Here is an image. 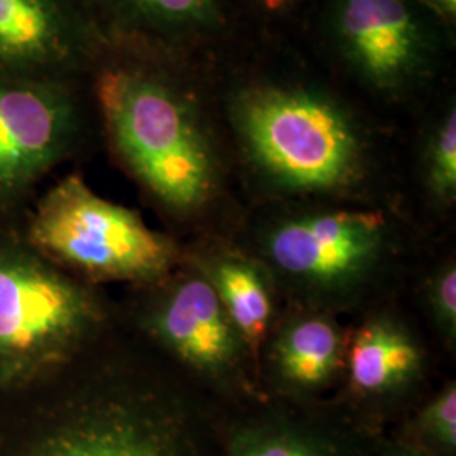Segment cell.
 <instances>
[{
    "label": "cell",
    "mask_w": 456,
    "mask_h": 456,
    "mask_svg": "<svg viewBox=\"0 0 456 456\" xmlns=\"http://www.w3.org/2000/svg\"><path fill=\"white\" fill-rule=\"evenodd\" d=\"M114 144L132 173L167 208L195 212L218 186V159L193 102L176 86L132 68L98 80Z\"/></svg>",
    "instance_id": "cell-1"
},
{
    "label": "cell",
    "mask_w": 456,
    "mask_h": 456,
    "mask_svg": "<svg viewBox=\"0 0 456 456\" xmlns=\"http://www.w3.org/2000/svg\"><path fill=\"white\" fill-rule=\"evenodd\" d=\"M230 109L247 156L277 186L331 193L360 180L362 137L337 100L301 86L256 85Z\"/></svg>",
    "instance_id": "cell-2"
},
{
    "label": "cell",
    "mask_w": 456,
    "mask_h": 456,
    "mask_svg": "<svg viewBox=\"0 0 456 456\" xmlns=\"http://www.w3.org/2000/svg\"><path fill=\"white\" fill-rule=\"evenodd\" d=\"M31 239L51 257L97 279L158 281L176 261L167 237L78 178H68L43 198Z\"/></svg>",
    "instance_id": "cell-3"
},
{
    "label": "cell",
    "mask_w": 456,
    "mask_h": 456,
    "mask_svg": "<svg viewBox=\"0 0 456 456\" xmlns=\"http://www.w3.org/2000/svg\"><path fill=\"white\" fill-rule=\"evenodd\" d=\"M88 294L17 248H0V382L66 355L95 325Z\"/></svg>",
    "instance_id": "cell-4"
},
{
    "label": "cell",
    "mask_w": 456,
    "mask_h": 456,
    "mask_svg": "<svg viewBox=\"0 0 456 456\" xmlns=\"http://www.w3.org/2000/svg\"><path fill=\"white\" fill-rule=\"evenodd\" d=\"M330 28L348 69L384 95L408 94L436 61V37L414 0H333Z\"/></svg>",
    "instance_id": "cell-5"
},
{
    "label": "cell",
    "mask_w": 456,
    "mask_h": 456,
    "mask_svg": "<svg viewBox=\"0 0 456 456\" xmlns=\"http://www.w3.org/2000/svg\"><path fill=\"white\" fill-rule=\"evenodd\" d=\"M24 456H198V450L178 409L114 394L73 409Z\"/></svg>",
    "instance_id": "cell-6"
},
{
    "label": "cell",
    "mask_w": 456,
    "mask_h": 456,
    "mask_svg": "<svg viewBox=\"0 0 456 456\" xmlns=\"http://www.w3.org/2000/svg\"><path fill=\"white\" fill-rule=\"evenodd\" d=\"M382 239L384 222L375 213H313L279 224L267 237V254L286 276L330 288L365 273Z\"/></svg>",
    "instance_id": "cell-7"
},
{
    "label": "cell",
    "mask_w": 456,
    "mask_h": 456,
    "mask_svg": "<svg viewBox=\"0 0 456 456\" xmlns=\"http://www.w3.org/2000/svg\"><path fill=\"white\" fill-rule=\"evenodd\" d=\"M73 131L65 95L0 82V195L36 180L63 154Z\"/></svg>",
    "instance_id": "cell-8"
},
{
    "label": "cell",
    "mask_w": 456,
    "mask_h": 456,
    "mask_svg": "<svg viewBox=\"0 0 456 456\" xmlns=\"http://www.w3.org/2000/svg\"><path fill=\"white\" fill-rule=\"evenodd\" d=\"M151 330L183 362L213 377L230 372L244 346L205 274L184 277L167 291L151 314Z\"/></svg>",
    "instance_id": "cell-9"
},
{
    "label": "cell",
    "mask_w": 456,
    "mask_h": 456,
    "mask_svg": "<svg viewBox=\"0 0 456 456\" xmlns=\"http://www.w3.org/2000/svg\"><path fill=\"white\" fill-rule=\"evenodd\" d=\"M421 369V350L401 326L374 322L357 333L348 372L355 389L384 394L404 386Z\"/></svg>",
    "instance_id": "cell-10"
},
{
    "label": "cell",
    "mask_w": 456,
    "mask_h": 456,
    "mask_svg": "<svg viewBox=\"0 0 456 456\" xmlns=\"http://www.w3.org/2000/svg\"><path fill=\"white\" fill-rule=\"evenodd\" d=\"M342 335L325 318H303L282 330L276 345L281 377L296 389H316L337 372Z\"/></svg>",
    "instance_id": "cell-11"
},
{
    "label": "cell",
    "mask_w": 456,
    "mask_h": 456,
    "mask_svg": "<svg viewBox=\"0 0 456 456\" xmlns=\"http://www.w3.org/2000/svg\"><path fill=\"white\" fill-rule=\"evenodd\" d=\"M63 17L53 0H0V60L43 63L63 54Z\"/></svg>",
    "instance_id": "cell-12"
},
{
    "label": "cell",
    "mask_w": 456,
    "mask_h": 456,
    "mask_svg": "<svg viewBox=\"0 0 456 456\" xmlns=\"http://www.w3.org/2000/svg\"><path fill=\"white\" fill-rule=\"evenodd\" d=\"M212 282L244 345L256 348L273 318V297L261 271L245 259L222 257L203 273Z\"/></svg>",
    "instance_id": "cell-13"
},
{
    "label": "cell",
    "mask_w": 456,
    "mask_h": 456,
    "mask_svg": "<svg viewBox=\"0 0 456 456\" xmlns=\"http://www.w3.org/2000/svg\"><path fill=\"white\" fill-rule=\"evenodd\" d=\"M132 17L164 33L200 36L224 22L220 0H117Z\"/></svg>",
    "instance_id": "cell-14"
},
{
    "label": "cell",
    "mask_w": 456,
    "mask_h": 456,
    "mask_svg": "<svg viewBox=\"0 0 456 456\" xmlns=\"http://www.w3.org/2000/svg\"><path fill=\"white\" fill-rule=\"evenodd\" d=\"M228 456H335L333 450L314 435L296 426L261 423L235 431Z\"/></svg>",
    "instance_id": "cell-15"
},
{
    "label": "cell",
    "mask_w": 456,
    "mask_h": 456,
    "mask_svg": "<svg viewBox=\"0 0 456 456\" xmlns=\"http://www.w3.org/2000/svg\"><path fill=\"white\" fill-rule=\"evenodd\" d=\"M426 184L441 203H453L456 196V110L446 109L429 134L424 154Z\"/></svg>",
    "instance_id": "cell-16"
},
{
    "label": "cell",
    "mask_w": 456,
    "mask_h": 456,
    "mask_svg": "<svg viewBox=\"0 0 456 456\" xmlns=\"http://www.w3.org/2000/svg\"><path fill=\"white\" fill-rule=\"evenodd\" d=\"M419 435L429 446L444 455L456 450V386L450 384L421 411Z\"/></svg>",
    "instance_id": "cell-17"
},
{
    "label": "cell",
    "mask_w": 456,
    "mask_h": 456,
    "mask_svg": "<svg viewBox=\"0 0 456 456\" xmlns=\"http://www.w3.org/2000/svg\"><path fill=\"white\" fill-rule=\"evenodd\" d=\"M428 299L431 311L441 326L443 333L455 340L456 331V269L455 265H444L428 288Z\"/></svg>",
    "instance_id": "cell-18"
},
{
    "label": "cell",
    "mask_w": 456,
    "mask_h": 456,
    "mask_svg": "<svg viewBox=\"0 0 456 456\" xmlns=\"http://www.w3.org/2000/svg\"><path fill=\"white\" fill-rule=\"evenodd\" d=\"M429 7H433L446 20H453L456 16V0H424Z\"/></svg>",
    "instance_id": "cell-19"
},
{
    "label": "cell",
    "mask_w": 456,
    "mask_h": 456,
    "mask_svg": "<svg viewBox=\"0 0 456 456\" xmlns=\"http://www.w3.org/2000/svg\"><path fill=\"white\" fill-rule=\"evenodd\" d=\"M384 456H426L421 452L414 450V448H395L391 450L389 453H386Z\"/></svg>",
    "instance_id": "cell-20"
},
{
    "label": "cell",
    "mask_w": 456,
    "mask_h": 456,
    "mask_svg": "<svg viewBox=\"0 0 456 456\" xmlns=\"http://www.w3.org/2000/svg\"><path fill=\"white\" fill-rule=\"evenodd\" d=\"M259 2H261L265 9H269V11L282 9V7L288 4V0H259Z\"/></svg>",
    "instance_id": "cell-21"
}]
</instances>
